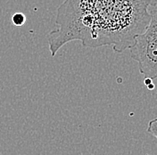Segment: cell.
<instances>
[{
    "label": "cell",
    "instance_id": "1",
    "mask_svg": "<svg viewBox=\"0 0 157 155\" xmlns=\"http://www.w3.org/2000/svg\"><path fill=\"white\" fill-rule=\"evenodd\" d=\"M156 0H64L57 9V29L48 34L49 51L79 40L84 48L112 46L117 53L129 49L149 23V6Z\"/></svg>",
    "mask_w": 157,
    "mask_h": 155
},
{
    "label": "cell",
    "instance_id": "2",
    "mask_svg": "<svg viewBox=\"0 0 157 155\" xmlns=\"http://www.w3.org/2000/svg\"><path fill=\"white\" fill-rule=\"evenodd\" d=\"M130 56L138 64L145 78H157V10L150 12V21L146 30L134 39L129 48Z\"/></svg>",
    "mask_w": 157,
    "mask_h": 155
},
{
    "label": "cell",
    "instance_id": "3",
    "mask_svg": "<svg viewBox=\"0 0 157 155\" xmlns=\"http://www.w3.org/2000/svg\"><path fill=\"white\" fill-rule=\"evenodd\" d=\"M12 22L15 26H22L25 22H26V17L22 13H16L12 16Z\"/></svg>",
    "mask_w": 157,
    "mask_h": 155
},
{
    "label": "cell",
    "instance_id": "4",
    "mask_svg": "<svg viewBox=\"0 0 157 155\" xmlns=\"http://www.w3.org/2000/svg\"><path fill=\"white\" fill-rule=\"evenodd\" d=\"M147 133L154 136L157 139V118H154L149 121L147 126Z\"/></svg>",
    "mask_w": 157,
    "mask_h": 155
},
{
    "label": "cell",
    "instance_id": "5",
    "mask_svg": "<svg viewBox=\"0 0 157 155\" xmlns=\"http://www.w3.org/2000/svg\"><path fill=\"white\" fill-rule=\"evenodd\" d=\"M144 83H145V84L147 86V85H149L150 84H152V83H153V80H151L150 78H145Z\"/></svg>",
    "mask_w": 157,
    "mask_h": 155
},
{
    "label": "cell",
    "instance_id": "6",
    "mask_svg": "<svg viewBox=\"0 0 157 155\" xmlns=\"http://www.w3.org/2000/svg\"><path fill=\"white\" fill-rule=\"evenodd\" d=\"M147 88H148L149 90H153V89H155V84L152 83V84H150L149 85H147Z\"/></svg>",
    "mask_w": 157,
    "mask_h": 155
}]
</instances>
